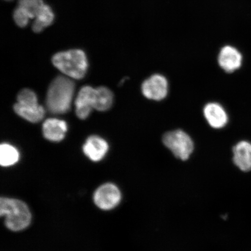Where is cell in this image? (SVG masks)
I'll return each instance as SVG.
<instances>
[{"label": "cell", "mask_w": 251, "mask_h": 251, "mask_svg": "<svg viewBox=\"0 0 251 251\" xmlns=\"http://www.w3.org/2000/svg\"><path fill=\"white\" fill-rule=\"evenodd\" d=\"M121 200V193L118 187L112 183L100 186L94 195V201L99 208L110 210L115 208Z\"/></svg>", "instance_id": "5"}, {"label": "cell", "mask_w": 251, "mask_h": 251, "mask_svg": "<svg viewBox=\"0 0 251 251\" xmlns=\"http://www.w3.org/2000/svg\"><path fill=\"white\" fill-rule=\"evenodd\" d=\"M17 103L25 105H35L38 104V100L35 93L30 89H25L18 94Z\"/></svg>", "instance_id": "18"}, {"label": "cell", "mask_w": 251, "mask_h": 251, "mask_svg": "<svg viewBox=\"0 0 251 251\" xmlns=\"http://www.w3.org/2000/svg\"><path fill=\"white\" fill-rule=\"evenodd\" d=\"M243 56L234 47L226 46L220 51L218 62L223 70L232 73L238 70L242 65Z\"/></svg>", "instance_id": "8"}, {"label": "cell", "mask_w": 251, "mask_h": 251, "mask_svg": "<svg viewBox=\"0 0 251 251\" xmlns=\"http://www.w3.org/2000/svg\"><path fill=\"white\" fill-rule=\"evenodd\" d=\"M20 153L10 144L4 143L0 146V164L2 166H10L18 162Z\"/></svg>", "instance_id": "16"}, {"label": "cell", "mask_w": 251, "mask_h": 251, "mask_svg": "<svg viewBox=\"0 0 251 251\" xmlns=\"http://www.w3.org/2000/svg\"><path fill=\"white\" fill-rule=\"evenodd\" d=\"M163 143L176 158L182 161H186L189 158L194 149L191 138L181 130L171 131L165 134Z\"/></svg>", "instance_id": "4"}, {"label": "cell", "mask_w": 251, "mask_h": 251, "mask_svg": "<svg viewBox=\"0 0 251 251\" xmlns=\"http://www.w3.org/2000/svg\"><path fill=\"white\" fill-rule=\"evenodd\" d=\"M141 91L147 99L161 101L167 96L168 81L161 75H153L144 81L141 86Z\"/></svg>", "instance_id": "6"}, {"label": "cell", "mask_w": 251, "mask_h": 251, "mask_svg": "<svg viewBox=\"0 0 251 251\" xmlns=\"http://www.w3.org/2000/svg\"><path fill=\"white\" fill-rule=\"evenodd\" d=\"M0 216H4L5 224L9 230H24L31 222V215L26 204L21 200L2 197L0 199Z\"/></svg>", "instance_id": "2"}, {"label": "cell", "mask_w": 251, "mask_h": 251, "mask_svg": "<svg viewBox=\"0 0 251 251\" xmlns=\"http://www.w3.org/2000/svg\"><path fill=\"white\" fill-rule=\"evenodd\" d=\"M75 92V84L70 78L59 76L50 84L46 105L54 114H63L70 111Z\"/></svg>", "instance_id": "1"}, {"label": "cell", "mask_w": 251, "mask_h": 251, "mask_svg": "<svg viewBox=\"0 0 251 251\" xmlns=\"http://www.w3.org/2000/svg\"><path fill=\"white\" fill-rule=\"evenodd\" d=\"M44 4L43 0H19L18 7L24 9L32 19L36 17Z\"/></svg>", "instance_id": "17"}, {"label": "cell", "mask_w": 251, "mask_h": 251, "mask_svg": "<svg viewBox=\"0 0 251 251\" xmlns=\"http://www.w3.org/2000/svg\"><path fill=\"white\" fill-rule=\"evenodd\" d=\"M108 149L107 142L97 136L88 138L83 147L84 154L94 162L101 161L107 153Z\"/></svg>", "instance_id": "9"}, {"label": "cell", "mask_w": 251, "mask_h": 251, "mask_svg": "<svg viewBox=\"0 0 251 251\" xmlns=\"http://www.w3.org/2000/svg\"><path fill=\"white\" fill-rule=\"evenodd\" d=\"M53 64L67 76L81 79L85 76L88 62L85 53L80 50H71L57 53L52 59Z\"/></svg>", "instance_id": "3"}, {"label": "cell", "mask_w": 251, "mask_h": 251, "mask_svg": "<svg viewBox=\"0 0 251 251\" xmlns=\"http://www.w3.org/2000/svg\"><path fill=\"white\" fill-rule=\"evenodd\" d=\"M14 111L21 117L31 123H37L42 120L45 115V110L42 106L35 105H21L15 103Z\"/></svg>", "instance_id": "13"}, {"label": "cell", "mask_w": 251, "mask_h": 251, "mask_svg": "<svg viewBox=\"0 0 251 251\" xmlns=\"http://www.w3.org/2000/svg\"><path fill=\"white\" fill-rule=\"evenodd\" d=\"M14 19L15 23L19 26L24 27L26 26L31 18L26 11L21 7H18L14 11Z\"/></svg>", "instance_id": "19"}, {"label": "cell", "mask_w": 251, "mask_h": 251, "mask_svg": "<svg viewBox=\"0 0 251 251\" xmlns=\"http://www.w3.org/2000/svg\"><path fill=\"white\" fill-rule=\"evenodd\" d=\"M67 130V123L58 119H47L43 126L44 136L46 139L54 142L64 139Z\"/></svg>", "instance_id": "11"}, {"label": "cell", "mask_w": 251, "mask_h": 251, "mask_svg": "<svg viewBox=\"0 0 251 251\" xmlns=\"http://www.w3.org/2000/svg\"><path fill=\"white\" fill-rule=\"evenodd\" d=\"M114 96L111 91L105 87L96 89L95 103L94 109L99 111H107L111 107Z\"/></svg>", "instance_id": "15"}, {"label": "cell", "mask_w": 251, "mask_h": 251, "mask_svg": "<svg viewBox=\"0 0 251 251\" xmlns=\"http://www.w3.org/2000/svg\"><path fill=\"white\" fill-rule=\"evenodd\" d=\"M6 1H12V0H6Z\"/></svg>", "instance_id": "20"}, {"label": "cell", "mask_w": 251, "mask_h": 251, "mask_svg": "<svg viewBox=\"0 0 251 251\" xmlns=\"http://www.w3.org/2000/svg\"><path fill=\"white\" fill-rule=\"evenodd\" d=\"M54 20V15L50 6L44 4L41 8L32 25V29L35 33H40L45 28L51 25Z\"/></svg>", "instance_id": "14"}, {"label": "cell", "mask_w": 251, "mask_h": 251, "mask_svg": "<svg viewBox=\"0 0 251 251\" xmlns=\"http://www.w3.org/2000/svg\"><path fill=\"white\" fill-rule=\"evenodd\" d=\"M203 114L206 120L213 128H221L227 124V113L218 103H208L204 107Z\"/></svg>", "instance_id": "10"}, {"label": "cell", "mask_w": 251, "mask_h": 251, "mask_svg": "<svg viewBox=\"0 0 251 251\" xmlns=\"http://www.w3.org/2000/svg\"><path fill=\"white\" fill-rule=\"evenodd\" d=\"M233 161L241 171H251V143L241 141L234 147Z\"/></svg>", "instance_id": "12"}, {"label": "cell", "mask_w": 251, "mask_h": 251, "mask_svg": "<svg viewBox=\"0 0 251 251\" xmlns=\"http://www.w3.org/2000/svg\"><path fill=\"white\" fill-rule=\"evenodd\" d=\"M96 89L86 86L81 88L76 97L75 105L77 117L80 119H86L94 109Z\"/></svg>", "instance_id": "7"}]
</instances>
